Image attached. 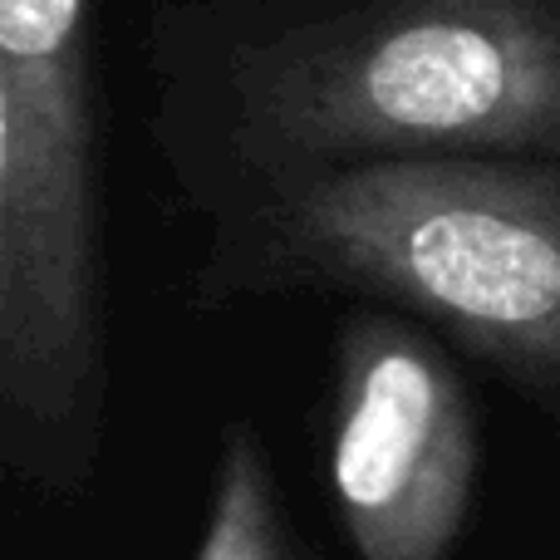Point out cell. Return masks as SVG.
<instances>
[{
  "mask_svg": "<svg viewBox=\"0 0 560 560\" xmlns=\"http://www.w3.org/2000/svg\"><path fill=\"white\" fill-rule=\"evenodd\" d=\"M192 560H300L266 447L246 423L222 433L207 526Z\"/></svg>",
  "mask_w": 560,
  "mask_h": 560,
  "instance_id": "cell-5",
  "label": "cell"
},
{
  "mask_svg": "<svg viewBox=\"0 0 560 560\" xmlns=\"http://www.w3.org/2000/svg\"><path fill=\"white\" fill-rule=\"evenodd\" d=\"M477 413L457 369L394 315H349L335 354L329 492L359 560H447L472 516Z\"/></svg>",
  "mask_w": 560,
  "mask_h": 560,
  "instance_id": "cell-4",
  "label": "cell"
},
{
  "mask_svg": "<svg viewBox=\"0 0 560 560\" xmlns=\"http://www.w3.org/2000/svg\"><path fill=\"white\" fill-rule=\"evenodd\" d=\"M104 443L89 0H0V463L69 502Z\"/></svg>",
  "mask_w": 560,
  "mask_h": 560,
  "instance_id": "cell-2",
  "label": "cell"
},
{
  "mask_svg": "<svg viewBox=\"0 0 560 560\" xmlns=\"http://www.w3.org/2000/svg\"><path fill=\"white\" fill-rule=\"evenodd\" d=\"M246 138L280 163L560 153V0H354L242 79Z\"/></svg>",
  "mask_w": 560,
  "mask_h": 560,
  "instance_id": "cell-3",
  "label": "cell"
},
{
  "mask_svg": "<svg viewBox=\"0 0 560 560\" xmlns=\"http://www.w3.org/2000/svg\"><path fill=\"white\" fill-rule=\"evenodd\" d=\"M236 285H345L443 325L560 428V173L394 158L300 183Z\"/></svg>",
  "mask_w": 560,
  "mask_h": 560,
  "instance_id": "cell-1",
  "label": "cell"
}]
</instances>
